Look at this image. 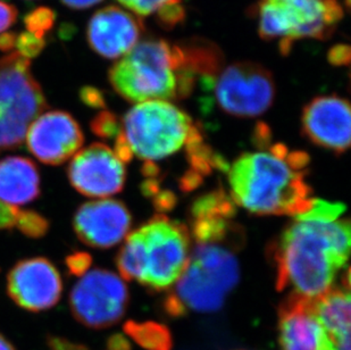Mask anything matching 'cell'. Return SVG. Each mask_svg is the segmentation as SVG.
Wrapping results in <instances>:
<instances>
[{"mask_svg":"<svg viewBox=\"0 0 351 350\" xmlns=\"http://www.w3.org/2000/svg\"><path fill=\"white\" fill-rule=\"evenodd\" d=\"M190 257L189 232L164 215L126 235L117 257L121 278L136 280L154 290L178 282Z\"/></svg>","mask_w":351,"mask_h":350,"instance_id":"5","label":"cell"},{"mask_svg":"<svg viewBox=\"0 0 351 350\" xmlns=\"http://www.w3.org/2000/svg\"><path fill=\"white\" fill-rule=\"evenodd\" d=\"M19 209H20L10 207L0 202V231L15 228Z\"/></svg>","mask_w":351,"mask_h":350,"instance_id":"32","label":"cell"},{"mask_svg":"<svg viewBox=\"0 0 351 350\" xmlns=\"http://www.w3.org/2000/svg\"><path fill=\"white\" fill-rule=\"evenodd\" d=\"M143 19L119 6L104 7L90 19L86 40L90 48L107 60H119L139 43Z\"/></svg>","mask_w":351,"mask_h":350,"instance_id":"15","label":"cell"},{"mask_svg":"<svg viewBox=\"0 0 351 350\" xmlns=\"http://www.w3.org/2000/svg\"><path fill=\"white\" fill-rule=\"evenodd\" d=\"M278 342L281 350H338L315 313L314 299L297 294L278 310Z\"/></svg>","mask_w":351,"mask_h":350,"instance_id":"17","label":"cell"},{"mask_svg":"<svg viewBox=\"0 0 351 350\" xmlns=\"http://www.w3.org/2000/svg\"><path fill=\"white\" fill-rule=\"evenodd\" d=\"M15 41H16V34L13 32H3L0 34V50L10 51L14 49Z\"/></svg>","mask_w":351,"mask_h":350,"instance_id":"35","label":"cell"},{"mask_svg":"<svg viewBox=\"0 0 351 350\" xmlns=\"http://www.w3.org/2000/svg\"><path fill=\"white\" fill-rule=\"evenodd\" d=\"M197 76L186 65L179 43L145 39L108 71V81L130 103L183 100L193 93Z\"/></svg>","mask_w":351,"mask_h":350,"instance_id":"4","label":"cell"},{"mask_svg":"<svg viewBox=\"0 0 351 350\" xmlns=\"http://www.w3.org/2000/svg\"><path fill=\"white\" fill-rule=\"evenodd\" d=\"M56 21V14L48 7H39L24 17V24L27 32L45 39L48 32L53 29Z\"/></svg>","mask_w":351,"mask_h":350,"instance_id":"23","label":"cell"},{"mask_svg":"<svg viewBox=\"0 0 351 350\" xmlns=\"http://www.w3.org/2000/svg\"><path fill=\"white\" fill-rule=\"evenodd\" d=\"M93 258L86 251H75L67 256L65 259L67 271L73 277H83L89 271Z\"/></svg>","mask_w":351,"mask_h":350,"instance_id":"28","label":"cell"},{"mask_svg":"<svg viewBox=\"0 0 351 350\" xmlns=\"http://www.w3.org/2000/svg\"><path fill=\"white\" fill-rule=\"evenodd\" d=\"M351 49L348 45L338 43L328 50V60L332 67H348L350 65Z\"/></svg>","mask_w":351,"mask_h":350,"instance_id":"29","label":"cell"},{"mask_svg":"<svg viewBox=\"0 0 351 350\" xmlns=\"http://www.w3.org/2000/svg\"><path fill=\"white\" fill-rule=\"evenodd\" d=\"M40 194L39 170L31 159L21 156L0 159V202L10 207L27 205Z\"/></svg>","mask_w":351,"mask_h":350,"instance_id":"18","label":"cell"},{"mask_svg":"<svg viewBox=\"0 0 351 350\" xmlns=\"http://www.w3.org/2000/svg\"><path fill=\"white\" fill-rule=\"evenodd\" d=\"M80 98L83 103L93 108H103L106 106V100L103 93L93 86H84L80 91Z\"/></svg>","mask_w":351,"mask_h":350,"instance_id":"30","label":"cell"},{"mask_svg":"<svg viewBox=\"0 0 351 350\" xmlns=\"http://www.w3.org/2000/svg\"><path fill=\"white\" fill-rule=\"evenodd\" d=\"M15 228L29 238L39 239L49 230V222L37 211L19 209Z\"/></svg>","mask_w":351,"mask_h":350,"instance_id":"21","label":"cell"},{"mask_svg":"<svg viewBox=\"0 0 351 350\" xmlns=\"http://www.w3.org/2000/svg\"><path fill=\"white\" fill-rule=\"evenodd\" d=\"M129 291L121 277L104 268L86 272L70 294V308L75 320L90 329L117 324L125 313Z\"/></svg>","mask_w":351,"mask_h":350,"instance_id":"10","label":"cell"},{"mask_svg":"<svg viewBox=\"0 0 351 350\" xmlns=\"http://www.w3.org/2000/svg\"><path fill=\"white\" fill-rule=\"evenodd\" d=\"M60 1L72 10H86L95 6L97 3H101L103 0H60Z\"/></svg>","mask_w":351,"mask_h":350,"instance_id":"34","label":"cell"},{"mask_svg":"<svg viewBox=\"0 0 351 350\" xmlns=\"http://www.w3.org/2000/svg\"><path fill=\"white\" fill-rule=\"evenodd\" d=\"M302 131L311 141L342 154L350 145L349 102L338 95L315 97L302 109Z\"/></svg>","mask_w":351,"mask_h":350,"instance_id":"14","label":"cell"},{"mask_svg":"<svg viewBox=\"0 0 351 350\" xmlns=\"http://www.w3.org/2000/svg\"><path fill=\"white\" fill-rule=\"evenodd\" d=\"M45 46L46 40L38 38L27 31L22 32L20 36H16L15 47L17 48V53L27 60L37 57L43 51Z\"/></svg>","mask_w":351,"mask_h":350,"instance_id":"26","label":"cell"},{"mask_svg":"<svg viewBox=\"0 0 351 350\" xmlns=\"http://www.w3.org/2000/svg\"><path fill=\"white\" fill-rule=\"evenodd\" d=\"M0 350H16L14 348L13 345L3 337V334H0Z\"/></svg>","mask_w":351,"mask_h":350,"instance_id":"36","label":"cell"},{"mask_svg":"<svg viewBox=\"0 0 351 350\" xmlns=\"http://www.w3.org/2000/svg\"><path fill=\"white\" fill-rule=\"evenodd\" d=\"M346 206L340 202H330L322 199H313L312 205L308 211L295 216L300 221L330 222L338 220L343 214Z\"/></svg>","mask_w":351,"mask_h":350,"instance_id":"22","label":"cell"},{"mask_svg":"<svg viewBox=\"0 0 351 350\" xmlns=\"http://www.w3.org/2000/svg\"><path fill=\"white\" fill-rule=\"evenodd\" d=\"M131 221L130 211L122 202L100 199L80 206L74 215L73 229L86 246L108 249L126 238Z\"/></svg>","mask_w":351,"mask_h":350,"instance_id":"16","label":"cell"},{"mask_svg":"<svg viewBox=\"0 0 351 350\" xmlns=\"http://www.w3.org/2000/svg\"><path fill=\"white\" fill-rule=\"evenodd\" d=\"M50 350H90L86 347H83L81 345L73 344L71 341L65 340L62 338H50L48 340Z\"/></svg>","mask_w":351,"mask_h":350,"instance_id":"33","label":"cell"},{"mask_svg":"<svg viewBox=\"0 0 351 350\" xmlns=\"http://www.w3.org/2000/svg\"><path fill=\"white\" fill-rule=\"evenodd\" d=\"M48 107L30 60L12 53L0 60V154L22 145L31 123Z\"/></svg>","mask_w":351,"mask_h":350,"instance_id":"8","label":"cell"},{"mask_svg":"<svg viewBox=\"0 0 351 350\" xmlns=\"http://www.w3.org/2000/svg\"><path fill=\"white\" fill-rule=\"evenodd\" d=\"M7 294L25 311H48L58 304L63 294V281L49 259L27 258L17 261L7 275Z\"/></svg>","mask_w":351,"mask_h":350,"instance_id":"11","label":"cell"},{"mask_svg":"<svg viewBox=\"0 0 351 350\" xmlns=\"http://www.w3.org/2000/svg\"><path fill=\"white\" fill-rule=\"evenodd\" d=\"M155 15L160 27L169 30L184 21L186 10L183 7L182 1H176L162 7Z\"/></svg>","mask_w":351,"mask_h":350,"instance_id":"27","label":"cell"},{"mask_svg":"<svg viewBox=\"0 0 351 350\" xmlns=\"http://www.w3.org/2000/svg\"><path fill=\"white\" fill-rule=\"evenodd\" d=\"M117 1L122 6L125 7L130 13L143 19V17L156 14L160 8L169 3L182 1V0H117Z\"/></svg>","mask_w":351,"mask_h":350,"instance_id":"25","label":"cell"},{"mask_svg":"<svg viewBox=\"0 0 351 350\" xmlns=\"http://www.w3.org/2000/svg\"><path fill=\"white\" fill-rule=\"evenodd\" d=\"M29 152L47 165L57 166L73 157L84 142L77 119L63 110H50L38 116L27 129Z\"/></svg>","mask_w":351,"mask_h":350,"instance_id":"13","label":"cell"},{"mask_svg":"<svg viewBox=\"0 0 351 350\" xmlns=\"http://www.w3.org/2000/svg\"><path fill=\"white\" fill-rule=\"evenodd\" d=\"M193 238L195 246L188 264L172 294L166 298V311L173 316L188 312L219 311L238 283L240 268L235 249L242 242L241 230L232 225L199 232Z\"/></svg>","mask_w":351,"mask_h":350,"instance_id":"3","label":"cell"},{"mask_svg":"<svg viewBox=\"0 0 351 350\" xmlns=\"http://www.w3.org/2000/svg\"><path fill=\"white\" fill-rule=\"evenodd\" d=\"M308 157L283 145L245 152L229 170L233 202L258 215H298L311 209L312 190L306 182Z\"/></svg>","mask_w":351,"mask_h":350,"instance_id":"2","label":"cell"},{"mask_svg":"<svg viewBox=\"0 0 351 350\" xmlns=\"http://www.w3.org/2000/svg\"><path fill=\"white\" fill-rule=\"evenodd\" d=\"M315 313L338 350H350V292L349 285L332 288L314 299Z\"/></svg>","mask_w":351,"mask_h":350,"instance_id":"19","label":"cell"},{"mask_svg":"<svg viewBox=\"0 0 351 350\" xmlns=\"http://www.w3.org/2000/svg\"><path fill=\"white\" fill-rule=\"evenodd\" d=\"M263 40L289 56L300 40H326L343 19L339 0H258L252 7Z\"/></svg>","mask_w":351,"mask_h":350,"instance_id":"7","label":"cell"},{"mask_svg":"<svg viewBox=\"0 0 351 350\" xmlns=\"http://www.w3.org/2000/svg\"><path fill=\"white\" fill-rule=\"evenodd\" d=\"M350 251L347 220L300 221L289 225L274 248L278 290L316 299L333 288Z\"/></svg>","mask_w":351,"mask_h":350,"instance_id":"1","label":"cell"},{"mask_svg":"<svg viewBox=\"0 0 351 350\" xmlns=\"http://www.w3.org/2000/svg\"><path fill=\"white\" fill-rule=\"evenodd\" d=\"M125 331L130 337L147 349L169 350L171 348L169 330L159 324L129 322L125 324Z\"/></svg>","mask_w":351,"mask_h":350,"instance_id":"20","label":"cell"},{"mask_svg":"<svg viewBox=\"0 0 351 350\" xmlns=\"http://www.w3.org/2000/svg\"><path fill=\"white\" fill-rule=\"evenodd\" d=\"M17 19V10L13 5L0 0V34L12 27Z\"/></svg>","mask_w":351,"mask_h":350,"instance_id":"31","label":"cell"},{"mask_svg":"<svg viewBox=\"0 0 351 350\" xmlns=\"http://www.w3.org/2000/svg\"><path fill=\"white\" fill-rule=\"evenodd\" d=\"M93 132L104 139L117 138L121 131V124L113 113L101 112L93 117L91 121Z\"/></svg>","mask_w":351,"mask_h":350,"instance_id":"24","label":"cell"},{"mask_svg":"<svg viewBox=\"0 0 351 350\" xmlns=\"http://www.w3.org/2000/svg\"><path fill=\"white\" fill-rule=\"evenodd\" d=\"M213 84L219 108L237 117L262 115L273 105L276 95L272 72L248 60L223 69Z\"/></svg>","mask_w":351,"mask_h":350,"instance_id":"9","label":"cell"},{"mask_svg":"<svg viewBox=\"0 0 351 350\" xmlns=\"http://www.w3.org/2000/svg\"><path fill=\"white\" fill-rule=\"evenodd\" d=\"M71 185L81 195L106 198L125 183V166L108 145L93 143L74 155L67 167Z\"/></svg>","mask_w":351,"mask_h":350,"instance_id":"12","label":"cell"},{"mask_svg":"<svg viewBox=\"0 0 351 350\" xmlns=\"http://www.w3.org/2000/svg\"><path fill=\"white\" fill-rule=\"evenodd\" d=\"M200 145V131L186 112L171 102L152 100L136 104L124 115L115 154L123 163L133 156L154 162Z\"/></svg>","mask_w":351,"mask_h":350,"instance_id":"6","label":"cell"}]
</instances>
